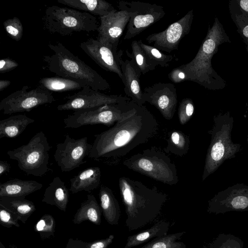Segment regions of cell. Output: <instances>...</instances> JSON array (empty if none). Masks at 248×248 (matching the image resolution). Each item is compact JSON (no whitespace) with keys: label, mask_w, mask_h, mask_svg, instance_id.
Returning <instances> with one entry per match:
<instances>
[{"label":"cell","mask_w":248,"mask_h":248,"mask_svg":"<svg viewBox=\"0 0 248 248\" xmlns=\"http://www.w3.org/2000/svg\"><path fill=\"white\" fill-rule=\"evenodd\" d=\"M0 205L14 213L23 224L36 211L33 202L24 197H0Z\"/></svg>","instance_id":"cell-26"},{"label":"cell","mask_w":248,"mask_h":248,"mask_svg":"<svg viewBox=\"0 0 248 248\" xmlns=\"http://www.w3.org/2000/svg\"><path fill=\"white\" fill-rule=\"evenodd\" d=\"M189 138L181 131L171 132L167 140V145L164 149L166 153L183 156L189 150Z\"/></svg>","instance_id":"cell-30"},{"label":"cell","mask_w":248,"mask_h":248,"mask_svg":"<svg viewBox=\"0 0 248 248\" xmlns=\"http://www.w3.org/2000/svg\"><path fill=\"white\" fill-rule=\"evenodd\" d=\"M114 238L113 234H110L108 237L87 242L78 239L70 238L65 248H108L112 243Z\"/></svg>","instance_id":"cell-36"},{"label":"cell","mask_w":248,"mask_h":248,"mask_svg":"<svg viewBox=\"0 0 248 248\" xmlns=\"http://www.w3.org/2000/svg\"><path fill=\"white\" fill-rule=\"evenodd\" d=\"M248 211V185L236 184L216 194L208 202L210 214Z\"/></svg>","instance_id":"cell-13"},{"label":"cell","mask_w":248,"mask_h":248,"mask_svg":"<svg viewBox=\"0 0 248 248\" xmlns=\"http://www.w3.org/2000/svg\"><path fill=\"white\" fill-rule=\"evenodd\" d=\"M55 230V220L49 214H45L42 216L34 226V231L39 234L42 240L54 237Z\"/></svg>","instance_id":"cell-35"},{"label":"cell","mask_w":248,"mask_h":248,"mask_svg":"<svg viewBox=\"0 0 248 248\" xmlns=\"http://www.w3.org/2000/svg\"><path fill=\"white\" fill-rule=\"evenodd\" d=\"M80 46L100 67L115 73L122 79L123 73L120 64V52L118 53L110 45L92 38L81 43Z\"/></svg>","instance_id":"cell-17"},{"label":"cell","mask_w":248,"mask_h":248,"mask_svg":"<svg viewBox=\"0 0 248 248\" xmlns=\"http://www.w3.org/2000/svg\"><path fill=\"white\" fill-rule=\"evenodd\" d=\"M194 111V105L192 100L185 98L180 102L178 110L180 123L184 125L187 123L192 117Z\"/></svg>","instance_id":"cell-38"},{"label":"cell","mask_w":248,"mask_h":248,"mask_svg":"<svg viewBox=\"0 0 248 248\" xmlns=\"http://www.w3.org/2000/svg\"><path fill=\"white\" fill-rule=\"evenodd\" d=\"M102 214L101 207L94 195L88 194L87 199L81 203L74 215L72 222L79 225L84 221H90L95 225H99Z\"/></svg>","instance_id":"cell-25"},{"label":"cell","mask_w":248,"mask_h":248,"mask_svg":"<svg viewBox=\"0 0 248 248\" xmlns=\"http://www.w3.org/2000/svg\"><path fill=\"white\" fill-rule=\"evenodd\" d=\"M8 35L12 39L19 41L22 37L23 27L20 19L17 17L9 18L3 23Z\"/></svg>","instance_id":"cell-37"},{"label":"cell","mask_w":248,"mask_h":248,"mask_svg":"<svg viewBox=\"0 0 248 248\" xmlns=\"http://www.w3.org/2000/svg\"><path fill=\"white\" fill-rule=\"evenodd\" d=\"M69 196V191L65 183L60 177L56 176L45 189L42 201L65 212Z\"/></svg>","instance_id":"cell-21"},{"label":"cell","mask_w":248,"mask_h":248,"mask_svg":"<svg viewBox=\"0 0 248 248\" xmlns=\"http://www.w3.org/2000/svg\"><path fill=\"white\" fill-rule=\"evenodd\" d=\"M0 248H6L1 242H0Z\"/></svg>","instance_id":"cell-46"},{"label":"cell","mask_w":248,"mask_h":248,"mask_svg":"<svg viewBox=\"0 0 248 248\" xmlns=\"http://www.w3.org/2000/svg\"><path fill=\"white\" fill-rule=\"evenodd\" d=\"M10 169V164L5 161H0V176L8 172Z\"/></svg>","instance_id":"cell-41"},{"label":"cell","mask_w":248,"mask_h":248,"mask_svg":"<svg viewBox=\"0 0 248 248\" xmlns=\"http://www.w3.org/2000/svg\"><path fill=\"white\" fill-rule=\"evenodd\" d=\"M119 187L126 215L125 226L136 230L153 222L161 214L167 195L126 177L119 179Z\"/></svg>","instance_id":"cell-2"},{"label":"cell","mask_w":248,"mask_h":248,"mask_svg":"<svg viewBox=\"0 0 248 248\" xmlns=\"http://www.w3.org/2000/svg\"><path fill=\"white\" fill-rule=\"evenodd\" d=\"M101 175L100 168H88L70 179L69 190L72 193H77L82 191L89 192L96 189L100 184Z\"/></svg>","instance_id":"cell-20"},{"label":"cell","mask_w":248,"mask_h":248,"mask_svg":"<svg viewBox=\"0 0 248 248\" xmlns=\"http://www.w3.org/2000/svg\"><path fill=\"white\" fill-rule=\"evenodd\" d=\"M228 41L229 38L222 24L215 18L212 27H208L207 35L194 59L177 67L183 73L184 81H191L207 89H215V80L218 76L212 67L211 59L218 46Z\"/></svg>","instance_id":"cell-4"},{"label":"cell","mask_w":248,"mask_h":248,"mask_svg":"<svg viewBox=\"0 0 248 248\" xmlns=\"http://www.w3.org/2000/svg\"><path fill=\"white\" fill-rule=\"evenodd\" d=\"M98 195L102 214L106 221L111 225H118L121 210L113 191L108 186H102Z\"/></svg>","instance_id":"cell-23"},{"label":"cell","mask_w":248,"mask_h":248,"mask_svg":"<svg viewBox=\"0 0 248 248\" xmlns=\"http://www.w3.org/2000/svg\"><path fill=\"white\" fill-rule=\"evenodd\" d=\"M193 17V10H191L164 31L148 35L146 41L153 44V46L160 51L170 53L178 50L181 40L190 31Z\"/></svg>","instance_id":"cell-15"},{"label":"cell","mask_w":248,"mask_h":248,"mask_svg":"<svg viewBox=\"0 0 248 248\" xmlns=\"http://www.w3.org/2000/svg\"><path fill=\"white\" fill-rule=\"evenodd\" d=\"M120 64L123 73L122 80L124 84V91L126 96L138 105L142 106L145 101L140 82L141 73L131 60L124 61L121 58Z\"/></svg>","instance_id":"cell-19"},{"label":"cell","mask_w":248,"mask_h":248,"mask_svg":"<svg viewBox=\"0 0 248 248\" xmlns=\"http://www.w3.org/2000/svg\"><path fill=\"white\" fill-rule=\"evenodd\" d=\"M48 46L53 53L43 57L47 70L58 76L80 82L96 91L109 89L110 85L105 78L62 43H49Z\"/></svg>","instance_id":"cell-3"},{"label":"cell","mask_w":248,"mask_h":248,"mask_svg":"<svg viewBox=\"0 0 248 248\" xmlns=\"http://www.w3.org/2000/svg\"><path fill=\"white\" fill-rule=\"evenodd\" d=\"M185 231L167 234L155 238L140 248H186V244L180 241Z\"/></svg>","instance_id":"cell-31"},{"label":"cell","mask_w":248,"mask_h":248,"mask_svg":"<svg viewBox=\"0 0 248 248\" xmlns=\"http://www.w3.org/2000/svg\"><path fill=\"white\" fill-rule=\"evenodd\" d=\"M43 185L34 180L14 178L0 184V197H25L40 189Z\"/></svg>","instance_id":"cell-22"},{"label":"cell","mask_w":248,"mask_h":248,"mask_svg":"<svg viewBox=\"0 0 248 248\" xmlns=\"http://www.w3.org/2000/svg\"><path fill=\"white\" fill-rule=\"evenodd\" d=\"M239 5L244 13L243 15L248 17V0H240Z\"/></svg>","instance_id":"cell-42"},{"label":"cell","mask_w":248,"mask_h":248,"mask_svg":"<svg viewBox=\"0 0 248 248\" xmlns=\"http://www.w3.org/2000/svg\"><path fill=\"white\" fill-rule=\"evenodd\" d=\"M45 29L51 33L62 36L75 32L97 31V20L93 15L68 7L56 5L48 7L43 17Z\"/></svg>","instance_id":"cell-7"},{"label":"cell","mask_w":248,"mask_h":248,"mask_svg":"<svg viewBox=\"0 0 248 248\" xmlns=\"http://www.w3.org/2000/svg\"><path fill=\"white\" fill-rule=\"evenodd\" d=\"M158 128V122L153 114L143 105H138L130 114L109 129L94 135L89 157L95 160L123 157L146 142Z\"/></svg>","instance_id":"cell-1"},{"label":"cell","mask_w":248,"mask_h":248,"mask_svg":"<svg viewBox=\"0 0 248 248\" xmlns=\"http://www.w3.org/2000/svg\"><path fill=\"white\" fill-rule=\"evenodd\" d=\"M87 140V137L76 140L67 134L63 142L57 144L54 157L62 171H70L87 162L85 159L92 147Z\"/></svg>","instance_id":"cell-12"},{"label":"cell","mask_w":248,"mask_h":248,"mask_svg":"<svg viewBox=\"0 0 248 248\" xmlns=\"http://www.w3.org/2000/svg\"><path fill=\"white\" fill-rule=\"evenodd\" d=\"M144 100L155 106L163 117L171 119L177 104V94L174 85L170 83L158 82L145 88L143 91Z\"/></svg>","instance_id":"cell-16"},{"label":"cell","mask_w":248,"mask_h":248,"mask_svg":"<svg viewBox=\"0 0 248 248\" xmlns=\"http://www.w3.org/2000/svg\"><path fill=\"white\" fill-rule=\"evenodd\" d=\"M129 18V13L124 10H115L106 16L100 17L97 39L110 45L117 50L120 38Z\"/></svg>","instance_id":"cell-18"},{"label":"cell","mask_w":248,"mask_h":248,"mask_svg":"<svg viewBox=\"0 0 248 248\" xmlns=\"http://www.w3.org/2000/svg\"><path fill=\"white\" fill-rule=\"evenodd\" d=\"M119 8L126 11L130 16L124 40L131 39L139 35L166 15L162 6L140 1L121 0Z\"/></svg>","instance_id":"cell-10"},{"label":"cell","mask_w":248,"mask_h":248,"mask_svg":"<svg viewBox=\"0 0 248 248\" xmlns=\"http://www.w3.org/2000/svg\"><path fill=\"white\" fill-rule=\"evenodd\" d=\"M34 120L25 115L18 114L0 121V139L14 138L20 135Z\"/></svg>","instance_id":"cell-28"},{"label":"cell","mask_w":248,"mask_h":248,"mask_svg":"<svg viewBox=\"0 0 248 248\" xmlns=\"http://www.w3.org/2000/svg\"><path fill=\"white\" fill-rule=\"evenodd\" d=\"M11 84V81L8 80H0V91H2L8 87Z\"/></svg>","instance_id":"cell-43"},{"label":"cell","mask_w":248,"mask_h":248,"mask_svg":"<svg viewBox=\"0 0 248 248\" xmlns=\"http://www.w3.org/2000/svg\"><path fill=\"white\" fill-rule=\"evenodd\" d=\"M123 163L130 170L165 184L172 186L178 182L175 165L166 153L155 148L144 150Z\"/></svg>","instance_id":"cell-6"},{"label":"cell","mask_w":248,"mask_h":248,"mask_svg":"<svg viewBox=\"0 0 248 248\" xmlns=\"http://www.w3.org/2000/svg\"><path fill=\"white\" fill-rule=\"evenodd\" d=\"M138 42L155 68L157 66L162 67H168L171 61L176 58L173 55L163 53L154 46L144 44L141 40H139Z\"/></svg>","instance_id":"cell-33"},{"label":"cell","mask_w":248,"mask_h":248,"mask_svg":"<svg viewBox=\"0 0 248 248\" xmlns=\"http://www.w3.org/2000/svg\"><path fill=\"white\" fill-rule=\"evenodd\" d=\"M243 35L247 39L248 43V24H246L244 26H239Z\"/></svg>","instance_id":"cell-44"},{"label":"cell","mask_w":248,"mask_h":248,"mask_svg":"<svg viewBox=\"0 0 248 248\" xmlns=\"http://www.w3.org/2000/svg\"><path fill=\"white\" fill-rule=\"evenodd\" d=\"M57 1L72 9L100 17L116 10L111 3L103 0H58Z\"/></svg>","instance_id":"cell-24"},{"label":"cell","mask_w":248,"mask_h":248,"mask_svg":"<svg viewBox=\"0 0 248 248\" xmlns=\"http://www.w3.org/2000/svg\"><path fill=\"white\" fill-rule=\"evenodd\" d=\"M138 104L132 101L75 111L63 119L65 128H77L87 125L113 126L130 114Z\"/></svg>","instance_id":"cell-9"},{"label":"cell","mask_w":248,"mask_h":248,"mask_svg":"<svg viewBox=\"0 0 248 248\" xmlns=\"http://www.w3.org/2000/svg\"><path fill=\"white\" fill-rule=\"evenodd\" d=\"M85 86L78 81L57 76L40 79L37 88L49 92H64L82 89Z\"/></svg>","instance_id":"cell-29"},{"label":"cell","mask_w":248,"mask_h":248,"mask_svg":"<svg viewBox=\"0 0 248 248\" xmlns=\"http://www.w3.org/2000/svg\"><path fill=\"white\" fill-rule=\"evenodd\" d=\"M29 87L25 85L2 99L0 110L4 114L29 112L39 106L55 101L50 92L38 88L29 91Z\"/></svg>","instance_id":"cell-11"},{"label":"cell","mask_w":248,"mask_h":248,"mask_svg":"<svg viewBox=\"0 0 248 248\" xmlns=\"http://www.w3.org/2000/svg\"><path fill=\"white\" fill-rule=\"evenodd\" d=\"M233 119L229 113L214 118V124L209 133L211 136L206 158L202 180L214 172L226 160L235 157L241 145L234 143L231 137Z\"/></svg>","instance_id":"cell-5"},{"label":"cell","mask_w":248,"mask_h":248,"mask_svg":"<svg viewBox=\"0 0 248 248\" xmlns=\"http://www.w3.org/2000/svg\"></svg>","instance_id":"cell-47"},{"label":"cell","mask_w":248,"mask_h":248,"mask_svg":"<svg viewBox=\"0 0 248 248\" xmlns=\"http://www.w3.org/2000/svg\"><path fill=\"white\" fill-rule=\"evenodd\" d=\"M50 146L44 133H36L25 145L7 152L9 158L17 161L18 168L29 175L42 177L50 169Z\"/></svg>","instance_id":"cell-8"},{"label":"cell","mask_w":248,"mask_h":248,"mask_svg":"<svg viewBox=\"0 0 248 248\" xmlns=\"http://www.w3.org/2000/svg\"><path fill=\"white\" fill-rule=\"evenodd\" d=\"M170 223L165 220L156 222L150 228L128 237L124 248H131L168 234Z\"/></svg>","instance_id":"cell-27"},{"label":"cell","mask_w":248,"mask_h":248,"mask_svg":"<svg viewBox=\"0 0 248 248\" xmlns=\"http://www.w3.org/2000/svg\"><path fill=\"white\" fill-rule=\"evenodd\" d=\"M132 52L126 50L127 56L131 58L140 69L141 74H145L155 68L153 65L147 55L140 47L138 41H133L131 43Z\"/></svg>","instance_id":"cell-32"},{"label":"cell","mask_w":248,"mask_h":248,"mask_svg":"<svg viewBox=\"0 0 248 248\" xmlns=\"http://www.w3.org/2000/svg\"><path fill=\"white\" fill-rule=\"evenodd\" d=\"M9 247L10 248H18L17 247L14 245L10 244L9 245Z\"/></svg>","instance_id":"cell-45"},{"label":"cell","mask_w":248,"mask_h":248,"mask_svg":"<svg viewBox=\"0 0 248 248\" xmlns=\"http://www.w3.org/2000/svg\"><path fill=\"white\" fill-rule=\"evenodd\" d=\"M67 101L57 106L58 110H78L118 104L131 100L121 95H107L85 86L78 93L65 97Z\"/></svg>","instance_id":"cell-14"},{"label":"cell","mask_w":248,"mask_h":248,"mask_svg":"<svg viewBox=\"0 0 248 248\" xmlns=\"http://www.w3.org/2000/svg\"><path fill=\"white\" fill-rule=\"evenodd\" d=\"M18 66V63L13 59L6 58L0 61V73H5L10 71Z\"/></svg>","instance_id":"cell-40"},{"label":"cell","mask_w":248,"mask_h":248,"mask_svg":"<svg viewBox=\"0 0 248 248\" xmlns=\"http://www.w3.org/2000/svg\"><path fill=\"white\" fill-rule=\"evenodd\" d=\"M243 241L231 233H219L209 245L208 248H243Z\"/></svg>","instance_id":"cell-34"},{"label":"cell","mask_w":248,"mask_h":248,"mask_svg":"<svg viewBox=\"0 0 248 248\" xmlns=\"http://www.w3.org/2000/svg\"><path fill=\"white\" fill-rule=\"evenodd\" d=\"M18 217L13 212L0 205V223L7 228L13 226L19 227Z\"/></svg>","instance_id":"cell-39"}]
</instances>
